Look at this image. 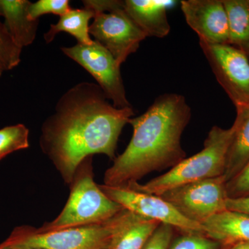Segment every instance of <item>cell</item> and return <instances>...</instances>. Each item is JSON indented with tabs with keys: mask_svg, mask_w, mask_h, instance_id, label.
I'll return each mask as SVG.
<instances>
[{
	"mask_svg": "<svg viewBox=\"0 0 249 249\" xmlns=\"http://www.w3.org/2000/svg\"><path fill=\"white\" fill-rule=\"evenodd\" d=\"M133 115L132 107L119 109L108 102L98 84L78 83L62 95L42 124L41 149L70 185L88 157L103 154L114 160L119 136Z\"/></svg>",
	"mask_w": 249,
	"mask_h": 249,
	"instance_id": "6da1fadb",
	"label": "cell"
},
{
	"mask_svg": "<svg viewBox=\"0 0 249 249\" xmlns=\"http://www.w3.org/2000/svg\"><path fill=\"white\" fill-rule=\"evenodd\" d=\"M191 117L186 98L165 93L142 115L131 118L133 135L124 151L106 170L104 184L124 187L147 174L173 168L186 159L181 136Z\"/></svg>",
	"mask_w": 249,
	"mask_h": 249,
	"instance_id": "7a4b0ae2",
	"label": "cell"
},
{
	"mask_svg": "<svg viewBox=\"0 0 249 249\" xmlns=\"http://www.w3.org/2000/svg\"><path fill=\"white\" fill-rule=\"evenodd\" d=\"M237 124L229 129L213 126L205 140L204 148L196 155L185 159L168 173L152 178L145 184L129 183L133 191L160 196L177 187L224 175L229 146Z\"/></svg>",
	"mask_w": 249,
	"mask_h": 249,
	"instance_id": "3957f363",
	"label": "cell"
},
{
	"mask_svg": "<svg viewBox=\"0 0 249 249\" xmlns=\"http://www.w3.org/2000/svg\"><path fill=\"white\" fill-rule=\"evenodd\" d=\"M124 209L111 200L93 179L92 157L85 159L76 170L70 194L60 214L38 228L42 231L61 230L109 220Z\"/></svg>",
	"mask_w": 249,
	"mask_h": 249,
	"instance_id": "277c9868",
	"label": "cell"
},
{
	"mask_svg": "<svg viewBox=\"0 0 249 249\" xmlns=\"http://www.w3.org/2000/svg\"><path fill=\"white\" fill-rule=\"evenodd\" d=\"M126 213L124 209L106 222L61 230L42 231L31 226H20L1 244L14 249H109Z\"/></svg>",
	"mask_w": 249,
	"mask_h": 249,
	"instance_id": "5b68a950",
	"label": "cell"
},
{
	"mask_svg": "<svg viewBox=\"0 0 249 249\" xmlns=\"http://www.w3.org/2000/svg\"><path fill=\"white\" fill-rule=\"evenodd\" d=\"M83 3L94 14L90 36L107 49L121 66L137 52L146 35L125 12L123 1L85 0Z\"/></svg>",
	"mask_w": 249,
	"mask_h": 249,
	"instance_id": "8992f818",
	"label": "cell"
},
{
	"mask_svg": "<svg viewBox=\"0 0 249 249\" xmlns=\"http://www.w3.org/2000/svg\"><path fill=\"white\" fill-rule=\"evenodd\" d=\"M218 83L231 100L236 109L249 105V57L231 45H213L199 40Z\"/></svg>",
	"mask_w": 249,
	"mask_h": 249,
	"instance_id": "52a82bcc",
	"label": "cell"
},
{
	"mask_svg": "<svg viewBox=\"0 0 249 249\" xmlns=\"http://www.w3.org/2000/svg\"><path fill=\"white\" fill-rule=\"evenodd\" d=\"M226 183L222 175L177 187L160 196L187 219L201 225L214 214L227 210Z\"/></svg>",
	"mask_w": 249,
	"mask_h": 249,
	"instance_id": "ba28073f",
	"label": "cell"
},
{
	"mask_svg": "<svg viewBox=\"0 0 249 249\" xmlns=\"http://www.w3.org/2000/svg\"><path fill=\"white\" fill-rule=\"evenodd\" d=\"M62 53L83 67L94 78L108 100L119 109L131 107L126 96L121 66L110 52L93 40L91 45L62 47Z\"/></svg>",
	"mask_w": 249,
	"mask_h": 249,
	"instance_id": "9c48e42d",
	"label": "cell"
},
{
	"mask_svg": "<svg viewBox=\"0 0 249 249\" xmlns=\"http://www.w3.org/2000/svg\"><path fill=\"white\" fill-rule=\"evenodd\" d=\"M101 191L124 209L160 224L171 226L182 233L204 235L202 226L187 219L160 196L133 191L127 187L99 185Z\"/></svg>",
	"mask_w": 249,
	"mask_h": 249,
	"instance_id": "30bf717a",
	"label": "cell"
},
{
	"mask_svg": "<svg viewBox=\"0 0 249 249\" xmlns=\"http://www.w3.org/2000/svg\"><path fill=\"white\" fill-rule=\"evenodd\" d=\"M181 9L187 24L197 34L199 40L213 45H230L222 0H183Z\"/></svg>",
	"mask_w": 249,
	"mask_h": 249,
	"instance_id": "8fae6325",
	"label": "cell"
},
{
	"mask_svg": "<svg viewBox=\"0 0 249 249\" xmlns=\"http://www.w3.org/2000/svg\"><path fill=\"white\" fill-rule=\"evenodd\" d=\"M124 11L147 37L163 38L169 34L167 11L175 1L125 0Z\"/></svg>",
	"mask_w": 249,
	"mask_h": 249,
	"instance_id": "7c38bea8",
	"label": "cell"
},
{
	"mask_svg": "<svg viewBox=\"0 0 249 249\" xmlns=\"http://www.w3.org/2000/svg\"><path fill=\"white\" fill-rule=\"evenodd\" d=\"M206 237L222 244L249 242V214L225 210L201 224Z\"/></svg>",
	"mask_w": 249,
	"mask_h": 249,
	"instance_id": "4fadbf2b",
	"label": "cell"
},
{
	"mask_svg": "<svg viewBox=\"0 0 249 249\" xmlns=\"http://www.w3.org/2000/svg\"><path fill=\"white\" fill-rule=\"evenodd\" d=\"M31 1L28 0H0V16L18 47L22 49L35 40L39 20H31L28 16Z\"/></svg>",
	"mask_w": 249,
	"mask_h": 249,
	"instance_id": "5bb4252c",
	"label": "cell"
},
{
	"mask_svg": "<svg viewBox=\"0 0 249 249\" xmlns=\"http://www.w3.org/2000/svg\"><path fill=\"white\" fill-rule=\"evenodd\" d=\"M160 222L127 211L114 236L109 249H142Z\"/></svg>",
	"mask_w": 249,
	"mask_h": 249,
	"instance_id": "9a60e30c",
	"label": "cell"
},
{
	"mask_svg": "<svg viewBox=\"0 0 249 249\" xmlns=\"http://www.w3.org/2000/svg\"><path fill=\"white\" fill-rule=\"evenodd\" d=\"M237 127L227 156L226 182L236 176L249 162V111L237 110Z\"/></svg>",
	"mask_w": 249,
	"mask_h": 249,
	"instance_id": "2e32d148",
	"label": "cell"
},
{
	"mask_svg": "<svg viewBox=\"0 0 249 249\" xmlns=\"http://www.w3.org/2000/svg\"><path fill=\"white\" fill-rule=\"evenodd\" d=\"M93 16V11L88 8L71 9L60 16L56 24L51 25L44 35L46 43H51L59 33L65 32L73 36L78 44L91 45L93 40L90 37L89 21Z\"/></svg>",
	"mask_w": 249,
	"mask_h": 249,
	"instance_id": "e0dca14e",
	"label": "cell"
},
{
	"mask_svg": "<svg viewBox=\"0 0 249 249\" xmlns=\"http://www.w3.org/2000/svg\"><path fill=\"white\" fill-rule=\"evenodd\" d=\"M227 13L229 44L242 48L249 42V0H222Z\"/></svg>",
	"mask_w": 249,
	"mask_h": 249,
	"instance_id": "ac0fdd59",
	"label": "cell"
},
{
	"mask_svg": "<svg viewBox=\"0 0 249 249\" xmlns=\"http://www.w3.org/2000/svg\"><path fill=\"white\" fill-rule=\"evenodd\" d=\"M29 129L23 124L0 129V160L6 156L29 147Z\"/></svg>",
	"mask_w": 249,
	"mask_h": 249,
	"instance_id": "d6986e66",
	"label": "cell"
},
{
	"mask_svg": "<svg viewBox=\"0 0 249 249\" xmlns=\"http://www.w3.org/2000/svg\"><path fill=\"white\" fill-rule=\"evenodd\" d=\"M22 49L18 47L4 23L0 20V67L4 71L14 69L21 61Z\"/></svg>",
	"mask_w": 249,
	"mask_h": 249,
	"instance_id": "ffe728a7",
	"label": "cell"
},
{
	"mask_svg": "<svg viewBox=\"0 0 249 249\" xmlns=\"http://www.w3.org/2000/svg\"><path fill=\"white\" fill-rule=\"evenodd\" d=\"M174 237L168 249H222V244L200 234L182 233Z\"/></svg>",
	"mask_w": 249,
	"mask_h": 249,
	"instance_id": "44dd1931",
	"label": "cell"
},
{
	"mask_svg": "<svg viewBox=\"0 0 249 249\" xmlns=\"http://www.w3.org/2000/svg\"><path fill=\"white\" fill-rule=\"evenodd\" d=\"M70 10L71 7L68 0H39L30 3L28 16L31 20H39V18L43 15H57L60 17Z\"/></svg>",
	"mask_w": 249,
	"mask_h": 249,
	"instance_id": "7402d4cb",
	"label": "cell"
},
{
	"mask_svg": "<svg viewBox=\"0 0 249 249\" xmlns=\"http://www.w3.org/2000/svg\"><path fill=\"white\" fill-rule=\"evenodd\" d=\"M228 198L246 197L249 196V162L240 173L226 183Z\"/></svg>",
	"mask_w": 249,
	"mask_h": 249,
	"instance_id": "603a6c76",
	"label": "cell"
},
{
	"mask_svg": "<svg viewBox=\"0 0 249 249\" xmlns=\"http://www.w3.org/2000/svg\"><path fill=\"white\" fill-rule=\"evenodd\" d=\"M175 231L171 226L160 224L142 249H168Z\"/></svg>",
	"mask_w": 249,
	"mask_h": 249,
	"instance_id": "cb8c5ba5",
	"label": "cell"
},
{
	"mask_svg": "<svg viewBox=\"0 0 249 249\" xmlns=\"http://www.w3.org/2000/svg\"><path fill=\"white\" fill-rule=\"evenodd\" d=\"M226 209L249 214V196L235 199L228 198L226 201Z\"/></svg>",
	"mask_w": 249,
	"mask_h": 249,
	"instance_id": "d4e9b609",
	"label": "cell"
},
{
	"mask_svg": "<svg viewBox=\"0 0 249 249\" xmlns=\"http://www.w3.org/2000/svg\"><path fill=\"white\" fill-rule=\"evenodd\" d=\"M222 249H249V242H240L227 246H223Z\"/></svg>",
	"mask_w": 249,
	"mask_h": 249,
	"instance_id": "484cf974",
	"label": "cell"
},
{
	"mask_svg": "<svg viewBox=\"0 0 249 249\" xmlns=\"http://www.w3.org/2000/svg\"><path fill=\"white\" fill-rule=\"evenodd\" d=\"M245 52L246 54L249 57V42L247 43V45L242 47V48H240Z\"/></svg>",
	"mask_w": 249,
	"mask_h": 249,
	"instance_id": "4316f807",
	"label": "cell"
},
{
	"mask_svg": "<svg viewBox=\"0 0 249 249\" xmlns=\"http://www.w3.org/2000/svg\"><path fill=\"white\" fill-rule=\"evenodd\" d=\"M0 249H11V248H9V247H5V246L1 245V244H0Z\"/></svg>",
	"mask_w": 249,
	"mask_h": 249,
	"instance_id": "83f0119b",
	"label": "cell"
},
{
	"mask_svg": "<svg viewBox=\"0 0 249 249\" xmlns=\"http://www.w3.org/2000/svg\"><path fill=\"white\" fill-rule=\"evenodd\" d=\"M236 110H245L249 111V105H248L247 106H246L245 107L241 108V109H236Z\"/></svg>",
	"mask_w": 249,
	"mask_h": 249,
	"instance_id": "f1b7e54d",
	"label": "cell"
},
{
	"mask_svg": "<svg viewBox=\"0 0 249 249\" xmlns=\"http://www.w3.org/2000/svg\"><path fill=\"white\" fill-rule=\"evenodd\" d=\"M3 71H4V70L0 67V77H1V74H2Z\"/></svg>",
	"mask_w": 249,
	"mask_h": 249,
	"instance_id": "f546056e",
	"label": "cell"
},
{
	"mask_svg": "<svg viewBox=\"0 0 249 249\" xmlns=\"http://www.w3.org/2000/svg\"></svg>",
	"mask_w": 249,
	"mask_h": 249,
	"instance_id": "4dcf8cb0",
	"label": "cell"
}]
</instances>
